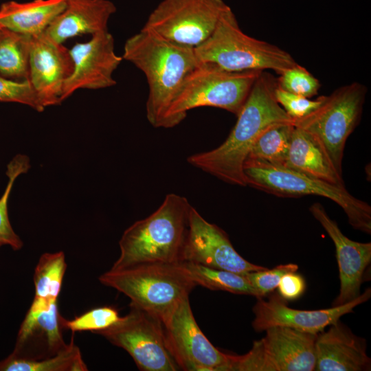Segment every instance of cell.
Returning a JSON list of instances; mask_svg holds the SVG:
<instances>
[{
    "label": "cell",
    "instance_id": "277c9868",
    "mask_svg": "<svg viewBox=\"0 0 371 371\" xmlns=\"http://www.w3.org/2000/svg\"><path fill=\"white\" fill-rule=\"evenodd\" d=\"M194 52L198 62L213 63L230 71L272 70L279 75L297 64L286 51L244 33L229 7Z\"/></svg>",
    "mask_w": 371,
    "mask_h": 371
},
{
    "label": "cell",
    "instance_id": "ba28073f",
    "mask_svg": "<svg viewBox=\"0 0 371 371\" xmlns=\"http://www.w3.org/2000/svg\"><path fill=\"white\" fill-rule=\"evenodd\" d=\"M366 93L359 82L345 85L324 95L322 104L307 115L293 120L294 126L319 142L341 175L346 142L361 118Z\"/></svg>",
    "mask_w": 371,
    "mask_h": 371
},
{
    "label": "cell",
    "instance_id": "cb8c5ba5",
    "mask_svg": "<svg viewBox=\"0 0 371 371\" xmlns=\"http://www.w3.org/2000/svg\"><path fill=\"white\" fill-rule=\"evenodd\" d=\"M31 43V36L1 28V76L12 80H28Z\"/></svg>",
    "mask_w": 371,
    "mask_h": 371
},
{
    "label": "cell",
    "instance_id": "8992f818",
    "mask_svg": "<svg viewBox=\"0 0 371 371\" xmlns=\"http://www.w3.org/2000/svg\"><path fill=\"white\" fill-rule=\"evenodd\" d=\"M261 71H230L213 63L199 62L170 106L164 128L177 126L188 111L202 106L222 109L237 116Z\"/></svg>",
    "mask_w": 371,
    "mask_h": 371
},
{
    "label": "cell",
    "instance_id": "3957f363",
    "mask_svg": "<svg viewBox=\"0 0 371 371\" xmlns=\"http://www.w3.org/2000/svg\"><path fill=\"white\" fill-rule=\"evenodd\" d=\"M191 207L186 198L167 194L153 213L124 232L120 255L111 269L144 262H180Z\"/></svg>",
    "mask_w": 371,
    "mask_h": 371
},
{
    "label": "cell",
    "instance_id": "6da1fadb",
    "mask_svg": "<svg viewBox=\"0 0 371 371\" xmlns=\"http://www.w3.org/2000/svg\"><path fill=\"white\" fill-rule=\"evenodd\" d=\"M276 78L261 71L225 142L211 150L190 155L188 162L226 183L246 186L243 166L258 136L273 125L293 124L276 99Z\"/></svg>",
    "mask_w": 371,
    "mask_h": 371
},
{
    "label": "cell",
    "instance_id": "5bb4252c",
    "mask_svg": "<svg viewBox=\"0 0 371 371\" xmlns=\"http://www.w3.org/2000/svg\"><path fill=\"white\" fill-rule=\"evenodd\" d=\"M73 70L65 81L62 102L78 89H101L115 86L113 73L122 60L115 51V41L108 30L93 35L69 49Z\"/></svg>",
    "mask_w": 371,
    "mask_h": 371
},
{
    "label": "cell",
    "instance_id": "4316f807",
    "mask_svg": "<svg viewBox=\"0 0 371 371\" xmlns=\"http://www.w3.org/2000/svg\"><path fill=\"white\" fill-rule=\"evenodd\" d=\"M293 128V123L277 124L269 127L256 139L247 158L284 166Z\"/></svg>",
    "mask_w": 371,
    "mask_h": 371
},
{
    "label": "cell",
    "instance_id": "2e32d148",
    "mask_svg": "<svg viewBox=\"0 0 371 371\" xmlns=\"http://www.w3.org/2000/svg\"><path fill=\"white\" fill-rule=\"evenodd\" d=\"M69 49L43 34L32 37L28 81L42 106L60 104L65 81L71 74Z\"/></svg>",
    "mask_w": 371,
    "mask_h": 371
},
{
    "label": "cell",
    "instance_id": "4fadbf2b",
    "mask_svg": "<svg viewBox=\"0 0 371 371\" xmlns=\"http://www.w3.org/2000/svg\"><path fill=\"white\" fill-rule=\"evenodd\" d=\"M181 262L244 274L267 268L248 262L234 248L227 234L207 221L192 206Z\"/></svg>",
    "mask_w": 371,
    "mask_h": 371
},
{
    "label": "cell",
    "instance_id": "f546056e",
    "mask_svg": "<svg viewBox=\"0 0 371 371\" xmlns=\"http://www.w3.org/2000/svg\"><path fill=\"white\" fill-rule=\"evenodd\" d=\"M277 86L293 94L310 98L317 94L319 80L298 63L279 74Z\"/></svg>",
    "mask_w": 371,
    "mask_h": 371
},
{
    "label": "cell",
    "instance_id": "44dd1931",
    "mask_svg": "<svg viewBox=\"0 0 371 371\" xmlns=\"http://www.w3.org/2000/svg\"><path fill=\"white\" fill-rule=\"evenodd\" d=\"M284 166L321 181L345 186L319 142L308 132L294 126Z\"/></svg>",
    "mask_w": 371,
    "mask_h": 371
},
{
    "label": "cell",
    "instance_id": "83f0119b",
    "mask_svg": "<svg viewBox=\"0 0 371 371\" xmlns=\"http://www.w3.org/2000/svg\"><path fill=\"white\" fill-rule=\"evenodd\" d=\"M30 168V159L26 155L19 154L12 158L7 166L8 181L0 198V243L9 245L14 251L21 249L23 243L10 224L8 211V199L16 178L26 173Z\"/></svg>",
    "mask_w": 371,
    "mask_h": 371
},
{
    "label": "cell",
    "instance_id": "30bf717a",
    "mask_svg": "<svg viewBox=\"0 0 371 371\" xmlns=\"http://www.w3.org/2000/svg\"><path fill=\"white\" fill-rule=\"evenodd\" d=\"M228 7L223 0H163L142 30L195 48L211 35Z\"/></svg>",
    "mask_w": 371,
    "mask_h": 371
},
{
    "label": "cell",
    "instance_id": "ffe728a7",
    "mask_svg": "<svg viewBox=\"0 0 371 371\" xmlns=\"http://www.w3.org/2000/svg\"><path fill=\"white\" fill-rule=\"evenodd\" d=\"M115 12L110 0H67L64 10L44 33L59 43L82 34L91 36L108 30L109 21Z\"/></svg>",
    "mask_w": 371,
    "mask_h": 371
},
{
    "label": "cell",
    "instance_id": "5b68a950",
    "mask_svg": "<svg viewBox=\"0 0 371 371\" xmlns=\"http://www.w3.org/2000/svg\"><path fill=\"white\" fill-rule=\"evenodd\" d=\"M99 281L127 296L130 304L161 321L196 286L181 262H144L110 269L99 277Z\"/></svg>",
    "mask_w": 371,
    "mask_h": 371
},
{
    "label": "cell",
    "instance_id": "7c38bea8",
    "mask_svg": "<svg viewBox=\"0 0 371 371\" xmlns=\"http://www.w3.org/2000/svg\"><path fill=\"white\" fill-rule=\"evenodd\" d=\"M167 347L180 370L228 371L229 354L214 347L199 327L189 295L161 320Z\"/></svg>",
    "mask_w": 371,
    "mask_h": 371
},
{
    "label": "cell",
    "instance_id": "836d02e7",
    "mask_svg": "<svg viewBox=\"0 0 371 371\" xmlns=\"http://www.w3.org/2000/svg\"><path fill=\"white\" fill-rule=\"evenodd\" d=\"M306 284L304 278L295 272L284 275L278 284V294L285 300H295L304 292Z\"/></svg>",
    "mask_w": 371,
    "mask_h": 371
},
{
    "label": "cell",
    "instance_id": "d4e9b609",
    "mask_svg": "<svg viewBox=\"0 0 371 371\" xmlns=\"http://www.w3.org/2000/svg\"><path fill=\"white\" fill-rule=\"evenodd\" d=\"M80 348L72 336L67 347L56 355L40 360H29L10 354L0 361V371H87Z\"/></svg>",
    "mask_w": 371,
    "mask_h": 371
},
{
    "label": "cell",
    "instance_id": "7402d4cb",
    "mask_svg": "<svg viewBox=\"0 0 371 371\" xmlns=\"http://www.w3.org/2000/svg\"><path fill=\"white\" fill-rule=\"evenodd\" d=\"M67 0L10 1L0 6V26L34 37L43 34L64 10Z\"/></svg>",
    "mask_w": 371,
    "mask_h": 371
},
{
    "label": "cell",
    "instance_id": "1f68e13d",
    "mask_svg": "<svg viewBox=\"0 0 371 371\" xmlns=\"http://www.w3.org/2000/svg\"><path fill=\"white\" fill-rule=\"evenodd\" d=\"M298 266L294 263L280 265L268 269L249 271L244 276L256 291L259 297H264L277 288L281 278L286 273L295 272Z\"/></svg>",
    "mask_w": 371,
    "mask_h": 371
},
{
    "label": "cell",
    "instance_id": "ac0fdd59",
    "mask_svg": "<svg viewBox=\"0 0 371 371\" xmlns=\"http://www.w3.org/2000/svg\"><path fill=\"white\" fill-rule=\"evenodd\" d=\"M329 326L317 335L314 370H370L366 339L355 335L340 319Z\"/></svg>",
    "mask_w": 371,
    "mask_h": 371
},
{
    "label": "cell",
    "instance_id": "8fae6325",
    "mask_svg": "<svg viewBox=\"0 0 371 371\" xmlns=\"http://www.w3.org/2000/svg\"><path fill=\"white\" fill-rule=\"evenodd\" d=\"M94 333L126 350L140 370H180L167 347L160 319L135 306L130 304L127 315Z\"/></svg>",
    "mask_w": 371,
    "mask_h": 371
},
{
    "label": "cell",
    "instance_id": "603a6c76",
    "mask_svg": "<svg viewBox=\"0 0 371 371\" xmlns=\"http://www.w3.org/2000/svg\"><path fill=\"white\" fill-rule=\"evenodd\" d=\"M66 269L64 252L41 255L34 273L35 295L27 314L36 315L58 302Z\"/></svg>",
    "mask_w": 371,
    "mask_h": 371
},
{
    "label": "cell",
    "instance_id": "484cf974",
    "mask_svg": "<svg viewBox=\"0 0 371 371\" xmlns=\"http://www.w3.org/2000/svg\"><path fill=\"white\" fill-rule=\"evenodd\" d=\"M196 285L210 290L223 291L234 294L259 297L244 274L211 268L190 262H180Z\"/></svg>",
    "mask_w": 371,
    "mask_h": 371
},
{
    "label": "cell",
    "instance_id": "d590c367",
    "mask_svg": "<svg viewBox=\"0 0 371 371\" xmlns=\"http://www.w3.org/2000/svg\"><path fill=\"white\" fill-rule=\"evenodd\" d=\"M1 27L0 26V30H1Z\"/></svg>",
    "mask_w": 371,
    "mask_h": 371
},
{
    "label": "cell",
    "instance_id": "d6a6232c",
    "mask_svg": "<svg viewBox=\"0 0 371 371\" xmlns=\"http://www.w3.org/2000/svg\"><path fill=\"white\" fill-rule=\"evenodd\" d=\"M275 97L278 103L293 120L300 119L317 109L323 102L324 95L315 100L293 94L276 87Z\"/></svg>",
    "mask_w": 371,
    "mask_h": 371
},
{
    "label": "cell",
    "instance_id": "e575fe53",
    "mask_svg": "<svg viewBox=\"0 0 371 371\" xmlns=\"http://www.w3.org/2000/svg\"><path fill=\"white\" fill-rule=\"evenodd\" d=\"M3 245L1 243H0V247L2 246Z\"/></svg>",
    "mask_w": 371,
    "mask_h": 371
},
{
    "label": "cell",
    "instance_id": "4dcf8cb0",
    "mask_svg": "<svg viewBox=\"0 0 371 371\" xmlns=\"http://www.w3.org/2000/svg\"><path fill=\"white\" fill-rule=\"evenodd\" d=\"M0 102L20 103L38 112L45 109L28 80H12L1 75Z\"/></svg>",
    "mask_w": 371,
    "mask_h": 371
},
{
    "label": "cell",
    "instance_id": "d6986e66",
    "mask_svg": "<svg viewBox=\"0 0 371 371\" xmlns=\"http://www.w3.org/2000/svg\"><path fill=\"white\" fill-rule=\"evenodd\" d=\"M63 317L58 303L34 315H25L18 333L12 354L29 360L54 357L69 344L63 339Z\"/></svg>",
    "mask_w": 371,
    "mask_h": 371
},
{
    "label": "cell",
    "instance_id": "7a4b0ae2",
    "mask_svg": "<svg viewBox=\"0 0 371 371\" xmlns=\"http://www.w3.org/2000/svg\"><path fill=\"white\" fill-rule=\"evenodd\" d=\"M122 59L146 76L148 95L146 117L155 128H164L167 111L188 74L199 63L194 48L178 45L141 30L125 41Z\"/></svg>",
    "mask_w": 371,
    "mask_h": 371
},
{
    "label": "cell",
    "instance_id": "f1b7e54d",
    "mask_svg": "<svg viewBox=\"0 0 371 371\" xmlns=\"http://www.w3.org/2000/svg\"><path fill=\"white\" fill-rule=\"evenodd\" d=\"M120 317L115 308L101 306L92 308L71 320L63 317V326L73 333L80 331H91L94 333L112 326Z\"/></svg>",
    "mask_w": 371,
    "mask_h": 371
},
{
    "label": "cell",
    "instance_id": "52a82bcc",
    "mask_svg": "<svg viewBox=\"0 0 371 371\" xmlns=\"http://www.w3.org/2000/svg\"><path fill=\"white\" fill-rule=\"evenodd\" d=\"M243 172L247 186L281 197L317 196L340 206L350 225L371 234V207L350 194L345 186L333 185L309 177L284 166L247 158Z\"/></svg>",
    "mask_w": 371,
    "mask_h": 371
},
{
    "label": "cell",
    "instance_id": "e0dca14e",
    "mask_svg": "<svg viewBox=\"0 0 371 371\" xmlns=\"http://www.w3.org/2000/svg\"><path fill=\"white\" fill-rule=\"evenodd\" d=\"M309 211L327 232L335 247L340 289L333 306L346 304L361 294L364 273L371 262V243H359L346 237L322 204L313 203Z\"/></svg>",
    "mask_w": 371,
    "mask_h": 371
},
{
    "label": "cell",
    "instance_id": "9a60e30c",
    "mask_svg": "<svg viewBox=\"0 0 371 371\" xmlns=\"http://www.w3.org/2000/svg\"><path fill=\"white\" fill-rule=\"evenodd\" d=\"M371 297V289L368 288L352 301L332 308L304 311L290 308L286 300L277 293H269L267 300L258 297L253 307L255 317L252 327L262 332L273 326H284L300 332L317 335L337 322L341 317L353 313L354 308L367 302Z\"/></svg>",
    "mask_w": 371,
    "mask_h": 371
},
{
    "label": "cell",
    "instance_id": "9c48e42d",
    "mask_svg": "<svg viewBox=\"0 0 371 371\" xmlns=\"http://www.w3.org/2000/svg\"><path fill=\"white\" fill-rule=\"evenodd\" d=\"M245 355L229 354L228 371H312L317 335L273 326Z\"/></svg>",
    "mask_w": 371,
    "mask_h": 371
}]
</instances>
